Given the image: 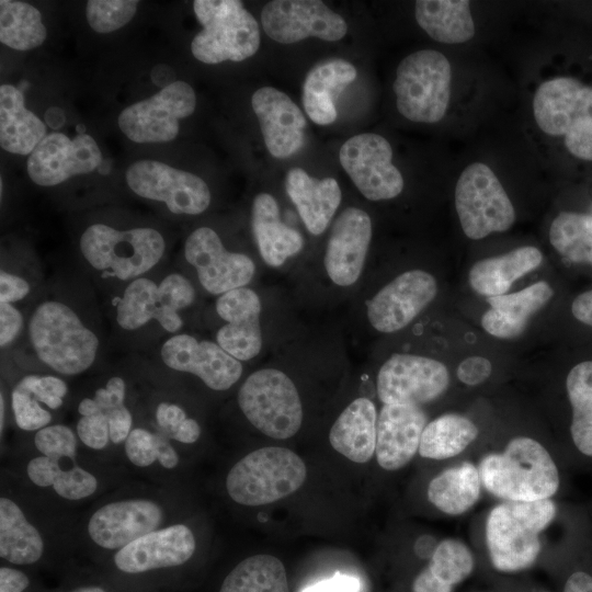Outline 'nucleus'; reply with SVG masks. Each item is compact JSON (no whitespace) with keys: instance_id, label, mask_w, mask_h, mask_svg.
I'll use <instances>...</instances> for the list:
<instances>
[{"instance_id":"15","label":"nucleus","mask_w":592,"mask_h":592,"mask_svg":"<svg viewBox=\"0 0 592 592\" xmlns=\"http://www.w3.org/2000/svg\"><path fill=\"white\" fill-rule=\"evenodd\" d=\"M129 189L140 197L162 202L177 215H198L210 204L203 179L155 160L134 162L126 171Z\"/></svg>"},{"instance_id":"57","label":"nucleus","mask_w":592,"mask_h":592,"mask_svg":"<svg viewBox=\"0 0 592 592\" xmlns=\"http://www.w3.org/2000/svg\"><path fill=\"white\" fill-rule=\"evenodd\" d=\"M55 592H123L106 577L84 579L83 581L69 584Z\"/></svg>"},{"instance_id":"13","label":"nucleus","mask_w":592,"mask_h":592,"mask_svg":"<svg viewBox=\"0 0 592 592\" xmlns=\"http://www.w3.org/2000/svg\"><path fill=\"white\" fill-rule=\"evenodd\" d=\"M168 520L166 505L153 498L117 499L91 513L87 535L93 546L113 555L137 538L170 525Z\"/></svg>"},{"instance_id":"18","label":"nucleus","mask_w":592,"mask_h":592,"mask_svg":"<svg viewBox=\"0 0 592 592\" xmlns=\"http://www.w3.org/2000/svg\"><path fill=\"white\" fill-rule=\"evenodd\" d=\"M184 257L195 270L201 286L212 295L220 296L246 287L255 273L252 259L244 253L228 251L218 234L209 227H200L189 235Z\"/></svg>"},{"instance_id":"26","label":"nucleus","mask_w":592,"mask_h":592,"mask_svg":"<svg viewBox=\"0 0 592 592\" xmlns=\"http://www.w3.org/2000/svg\"><path fill=\"white\" fill-rule=\"evenodd\" d=\"M426 415L419 406L384 405L377 418L376 458L386 470L406 466L419 451Z\"/></svg>"},{"instance_id":"44","label":"nucleus","mask_w":592,"mask_h":592,"mask_svg":"<svg viewBox=\"0 0 592 592\" xmlns=\"http://www.w3.org/2000/svg\"><path fill=\"white\" fill-rule=\"evenodd\" d=\"M426 568L436 579L453 588L471 573L474 557L463 542L448 538L434 548Z\"/></svg>"},{"instance_id":"59","label":"nucleus","mask_w":592,"mask_h":592,"mask_svg":"<svg viewBox=\"0 0 592 592\" xmlns=\"http://www.w3.org/2000/svg\"><path fill=\"white\" fill-rule=\"evenodd\" d=\"M571 312L577 320L592 328V289L574 298Z\"/></svg>"},{"instance_id":"46","label":"nucleus","mask_w":592,"mask_h":592,"mask_svg":"<svg viewBox=\"0 0 592 592\" xmlns=\"http://www.w3.org/2000/svg\"><path fill=\"white\" fill-rule=\"evenodd\" d=\"M10 402L14 422L20 430L36 432L52 424L50 410L19 382L11 390Z\"/></svg>"},{"instance_id":"51","label":"nucleus","mask_w":592,"mask_h":592,"mask_svg":"<svg viewBox=\"0 0 592 592\" xmlns=\"http://www.w3.org/2000/svg\"><path fill=\"white\" fill-rule=\"evenodd\" d=\"M76 434L84 446L93 451H103L111 444L110 422L101 412L79 415Z\"/></svg>"},{"instance_id":"27","label":"nucleus","mask_w":592,"mask_h":592,"mask_svg":"<svg viewBox=\"0 0 592 592\" xmlns=\"http://www.w3.org/2000/svg\"><path fill=\"white\" fill-rule=\"evenodd\" d=\"M286 193L296 206L307 230L322 234L341 203V189L333 178L316 179L300 168L288 171Z\"/></svg>"},{"instance_id":"6","label":"nucleus","mask_w":592,"mask_h":592,"mask_svg":"<svg viewBox=\"0 0 592 592\" xmlns=\"http://www.w3.org/2000/svg\"><path fill=\"white\" fill-rule=\"evenodd\" d=\"M533 114L540 130L562 136L572 156L592 161V86L572 77L546 80L534 94Z\"/></svg>"},{"instance_id":"60","label":"nucleus","mask_w":592,"mask_h":592,"mask_svg":"<svg viewBox=\"0 0 592 592\" xmlns=\"http://www.w3.org/2000/svg\"><path fill=\"white\" fill-rule=\"evenodd\" d=\"M563 592H592V574L585 570L571 572L565 582Z\"/></svg>"},{"instance_id":"54","label":"nucleus","mask_w":592,"mask_h":592,"mask_svg":"<svg viewBox=\"0 0 592 592\" xmlns=\"http://www.w3.org/2000/svg\"><path fill=\"white\" fill-rule=\"evenodd\" d=\"M492 366L489 360L482 356H469L457 367V378L468 385L476 386L483 383L491 374Z\"/></svg>"},{"instance_id":"11","label":"nucleus","mask_w":592,"mask_h":592,"mask_svg":"<svg viewBox=\"0 0 592 592\" xmlns=\"http://www.w3.org/2000/svg\"><path fill=\"white\" fill-rule=\"evenodd\" d=\"M238 405L247 420L266 436L289 439L301 426L299 394L280 369L261 368L250 374L239 388Z\"/></svg>"},{"instance_id":"50","label":"nucleus","mask_w":592,"mask_h":592,"mask_svg":"<svg viewBox=\"0 0 592 592\" xmlns=\"http://www.w3.org/2000/svg\"><path fill=\"white\" fill-rule=\"evenodd\" d=\"M189 418L180 403L160 400L152 409V421L148 426L171 442L178 443L179 432Z\"/></svg>"},{"instance_id":"8","label":"nucleus","mask_w":592,"mask_h":592,"mask_svg":"<svg viewBox=\"0 0 592 592\" xmlns=\"http://www.w3.org/2000/svg\"><path fill=\"white\" fill-rule=\"evenodd\" d=\"M193 9L203 30L191 43L193 56L204 64L242 61L260 47V29L239 0H195Z\"/></svg>"},{"instance_id":"43","label":"nucleus","mask_w":592,"mask_h":592,"mask_svg":"<svg viewBox=\"0 0 592 592\" xmlns=\"http://www.w3.org/2000/svg\"><path fill=\"white\" fill-rule=\"evenodd\" d=\"M549 240L567 260L592 265V215L560 213L550 225Z\"/></svg>"},{"instance_id":"47","label":"nucleus","mask_w":592,"mask_h":592,"mask_svg":"<svg viewBox=\"0 0 592 592\" xmlns=\"http://www.w3.org/2000/svg\"><path fill=\"white\" fill-rule=\"evenodd\" d=\"M34 446L41 455L77 456L78 436L66 424H49L34 434Z\"/></svg>"},{"instance_id":"56","label":"nucleus","mask_w":592,"mask_h":592,"mask_svg":"<svg viewBox=\"0 0 592 592\" xmlns=\"http://www.w3.org/2000/svg\"><path fill=\"white\" fill-rule=\"evenodd\" d=\"M360 580L356 577L337 572L333 577L305 588L301 592H358Z\"/></svg>"},{"instance_id":"33","label":"nucleus","mask_w":592,"mask_h":592,"mask_svg":"<svg viewBox=\"0 0 592 592\" xmlns=\"http://www.w3.org/2000/svg\"><path fill=\"white\" fill-rule=\"evenodd\" d=\"M45 555L39 530L27 519L18 502L0 498V557L7 565L29 568L38 565Z\"/></svg>"},{"instance_id":"30","label":"nucleus","mask_w":592,"mask_h":592,"mask_svg":"<svg viewBox=\"0 0 592 592\" xmlns=\"http://www.w3.org/2000/svg\"><path fill=\"white\" fill-rule=\"evenodd\" d=\"M377 418L372 400L356 398L332 424L329 432L331 446L351 462L367 463L376 449Z\"/></svg>"},{"instance_id":"10","label":"nucleus","mask_w":592,"mask_h":592,"mask_svg":"<svg viewBox=\"0 0 592 592\" xmlns=\"http://www.w3.org/2000/svg\"><path fill=\"white\" fill-rule=\"evenodd\" d=\"M452 67L445 55L421 49L403 58L392 89L399 113L417 123H436L448 107Z\"/></svg>"},{"instance_id":"9","label":"nucleus","mask_w":592,"mask_h":592,"mask_svg":"<svg viewBox=\"0 0 592 592\" xmlns=\"http://www.w3.org/2000/svg\"><path fill=\"white\" fill-rule=\"evenodd\" d=\"M193 304L190 285L177 273L159 281L147 275L127 283L114 299L115 321L122 330L133 332L152 321L166 332L180 333L183 318L180 311Z\"/></svg>"},{"instance_id":"64","label":"nucleus","mask_w":592,"mask_h":592,"mask_svg":"<svg viewBox=\"0 0 592 592\" xmlns=\"http://www.w3.org/2000/svg\"><path fill=\"white\" fill-rule=\"evenodd\" d=\"M84 129H86V128H84V125L79 124V125L77 126V132H78V134H84V133H83Z\"/></svg>"},{"instance_id":"37","label":"nucleus","mask_w":592,"mask_h":592,"mask_svg":"<svg viewBox=\"0 0 592 592\" xmlns=\"http://www.w3.org/2000/svg\"><path fill=\"white\" fill-rule=\"evenodd\" d=\"M481 480L478 467L465 462L434 477L428 486V500L441 512L459 515L478 501Z\"/></svg>"},{"instance_id":"41","label":"nucleus","mask_w":592,"mask_h":592,"mask_svg":"<svg viewBox=\"0 0 592 592\" xmlns=\"http://www.w3.org/2000/svg\"><path fill=\"white\" fill-rule=\"evenodd\" d=\"M218 592H289L282 561L254 555L238 562L224 578Z\"/></svg>"},{"instance_id":"36","label":"nucleus","mask_w":592,"mask_h":592,"mask_svg":"<svg viewBox=\"0 0 592 592\" xmlns=\"http://www.w3.org/2000/svg\"><path fill=\"white\" fill-rule=\"evenodd\" d=\"M415 20L434 41L444 44L468 42L475 35V24L467 0H419Z\"/></svg>"},{"instance_id":"5","label":"nucleus","mask_w":592,"mask_h":592,"mask_svg":"<svg viewBox=\"0 0 592 592\" xmlns=\"http://www.w3.org/2000/svg\"><path fill=\"white\" fill-rule=\"evenodd\" d=\"M80 251L101 277L127 284L157 266L164 255L166 242L162 235L150 227L119 230L93 224L80 237Z\"/></svg>"},{"instance_id":"35","label":"nucleus","mask_w":592,"mask_h":592,"mask_svg":"<svg viewBox=\"0 0 592 592\" xmlns=\"http://www.w3.org/2000/svg\"><path fill=\"white\" fill-rule=\"evenodd\" d=\"M46 136L45 124L24 105L23 92L0 87V145L16 155H31Z\"/></svg>"},{"instance_id":"4","label":"nucleus","mask_w":592,"mask_h":592,"mask_svg":"<svg viewBox=\"0 0 592 592\" xmlns=\"http://www.w3.org/2000/svg\"><path fill=\"white\" fill-rule=\"evenodd\" d=\"M556 511L550 499L504 501L496 505L486 522V543L493 567L503 572L531 567L540 553L539 534L554 520Z\"/></svg>"},{"instance_id":"58","label":"nucleus","mask_w":592,"mask_h":592,"mask_svg":"<svg viewBox=\"0 0 592 592\" xmlns=\"http://www.w3.org/2000/svg\"><path fill=\"white\" fill-rule=\"evenodd\" d=\"M452 587L436 579L428 568L421 571L413 581V592H452Z\"/></svg>"},{"instance_id":"14","label":"nucleus","mask_w":592,"mask_h":592,"mask_svg":"<svg viewBox=\"0 0 592 592\" xmlns=\"http://www.w3.org/2000/svg\"><path fill=\"white\" fill-rule=\"evenodd\" d=\"M195 106L193 88L185 81H172L152 96L123 110L117 123L134 143H167L178 136L180 119L190 116Z\"/></svg>"},{"instance_id":"45","label":"nucleus","mask_w":592,"mask_h":592,"mask_svg":"<svg viewBox=\"0 0 592 592\" xmlns=\"http://www.w3.org/2000/svg\"><path fill=\"white\" fill-rule=\"evenodd\" d=\"M138 1L90 0L86 18L90 27L98 33H111L126 25L135 15Z\"/></svg>"},{"instance_id":"1","label":"nucleus","mask_w":592,"mask_h":592,"mask_svg":"<svg viewBox=\"0 0 592 592\" xmlns=\"http://www.w3.org/2000/svg\"><path fill=\"white\" fill-rule=\"evenodd\" d=\"M189 525L173 523L144 535L114 553L106 578L123 592H153L172 587V573L196 551Z\"/></svg>"},{"instance_id":"20","label":"nucleus","mask_w":592,"mask_h":592,"mask_svg":"<svg viewBox=\"0 0 592 592\" xmlns=\"http://www.w3.org/2000/svg\"><path fill=\"white\" fill-rule=\"evenodd\" d=\"M160 358L170 369L198 377L215 391L231 388L241 377L242 363L215 341L200 340L189 333H177L163 341Z\"/></svg>"},{"instance_id":"32","label":"nucleus","mask_w":592,"mask_h":592,"mask_svg":"<svg viewBox=\"0 0 592 592\" xmlns=\"http://www.w3.org/2000/svg\"><path fill=\"white\" fill-rule=\"evenodd\" d=\"M356 77L355 67L342 58L316 65L303 84V105L309 118L318 125L333 123L338 115L334 98Z\"/></svg>"},{"instance_id":"49","label":"nucleus","mask_w":592,"mask_h":592,"mask_svg":"<svg viewBox=\"0 0 592 592\" xmlns=\"http://www.w3.org/2000/svg\"><path fill=\"white\" fill-rule=\"evenodd\" d=\"M123 445L128 462L135 467L145 469L157 463L156 439L147 425L134 424Z\"/></svg>"},{"instance_id":"16","label":"nucleus","mask_w":592,"mask_h":592,"mask_svg":"<svg viewBox=\"0 0 592 592\" xmlns=\"http://www.w3.org/2000/svg\"><path fill=\"white\" fill-rule=\"evenodd\" d=\"M339 159L367 200H390L402 192L403 178L392 163V149L385 137L373 133L355 135L342 145Z\"/></svg>"},{"instance_id":"61","label":"nucleus","mask_w":592,"mask_h":592,"mask_svg":"<svg viewBox=\"0 0 592 592\" xmlns=\"http://www.w3.org/2000/svg\"><path fill=\"white\" fill-rule=\"evenodd\" d=\"M45 121L50 128L55 129L65 124L66 116L61 109L53 106L45 112Z\"/></svg>"},{"instance_id":"2","label":"nucleus","mask_w":592,"mask_h":592,"mask_svg":"<svg viewBox=\"0 0 592 592\" xmlns=\"http://www.w3.org/2000/svg\"><path fill=\"white\" fill-rule=\"evenodd\" d=\"M30 345L47 368L76 376L95 363L100 337L67 301L48 298L38 303L27 320Z\"/></svg>"},{"instance_id":"3","label":"nucleus","mask_w":592,"mask_h":592,"mask_svg":"<svg viewBox=\"0 0 592 592\" xmlns=\"http://www.w3.org/2000/svg\"><path fill=\"white\" fill-rule=\"evenodd\" d=\"M478 470L483 488L504 501L550 499L560 486L554 458L539 442L527 436L514 437L503 452L482 457Z\"/></svg>"},{"instance_id":"29","label":"nucleus","mask_w":592,"mask_h":592,"mask_svg":"<svg viewBox=\"0 0 592 592\" xmlns=\"http://www.w3.org/2000/svg\"><path fill=\"white\" fill-rule=\"evenodd\" d=\"M554 291L545 281L509 294L488 297L490 309L481 318L482 328L491 335L510 339L520 335L528 319L553 297Z\"/></svg>"},{"instance_id":"22","label":"nucleus","mask_w":592,"mask_h":592,"mask_svg":"<svg viewBox=\"0 0 592 592\" xmlns=\"http://www.w3.org/2000/svg\"><path fill=\"white\" fill-rule=\"evenodd\" d=\"M433 275L410 270L398 275L367 301V318L379 332L391 333L407 327L436 296Z\"/></svg>"},{"instance_id":"12","label":"nucleus","mask_w":592,"mask_h":592,"mask_svg":"<svg viewBox=\"0 0 592 592\" xmlns=\"http://www.w3.org/2000/svg\"><path fill=\"white\" fill-rule=\"evenodd\" d=\"M455 207L464 234L474 240L511 228L515 210L501 182L482 162L467 166L455 186Z\"/></svg>"},{"instance_id":"42","label":"nucleus","mask_w":592,"mask_h":592,"mask_svg":"<svg viewBox=\"0 0 592 592\" xmlns=\"http://www.w3.org/2000/svg\"><path fill=\"white\" fill-rule=\"evenodd\" d=\"M47 31L41 12L30 3L0 1V42L16 50H30L44 43Z\"/></svg>"},{"instance_id":"63","label":"nucleus","mask_w":592,"mask_h":592,"mask_svg":"<svg viewBox=\"0 0 592 592\" xmlns=\"http://www.w3.org/2000/svg\"><path fill=\"white\" fill-rule=\"evenodd\" d=\"M27 87H29L27 81H22L18 89L23 92Z\"/></svg>"},{"instance_id":"48","label":"nucleus","mask_w":592,"mask_h":592,"mask_svg":"<svg viewBox=\"0 0 592 592\" xmlns=\"http://www.w3.org/2000/svg\"><path fill=\"white\" fill-rule=\"evenodd\" d=\"M19 383L31 390L49 410H58L68 394L66 382L53 374H27Z\"/></svg>"},{"instance_id":"24","label":"nucleus","mask_w":592,"mask_h":592,"mask_svg":"<svg viewBox=\"0 0 592 592\" xmlns=\"http://www.w3.org/2000/svg\"><path fill=\"white\" fill-rule=\"evenodd\" d=\"M372 239V220L356 207H348L335 219L325 253V269L339 286L354 284L362 271Z\"/></svg>"},{"instance_id":"38","label":"nucleus","mask_w":592,"mask_h":592,"mask_svg":"<svg viewBox=\"0 0 592 592\" xmlns=\"http://www.w3.org/2000/svg\"><path fill=\"white\" fill-rule=\"evenodd\" d=\"M571 407L569 433L577 453L592 462V361L574 365L566 378Z\"/></svg>"},{"instance_id":"25","label":"nucleus","mask_w":592,"mask_h":592,"mask_svg":"<svg viewBox=\"0 0 592 592\" xmlns=\"http://www.w3.org/2000/svg\"><path fill=\"white\" fill-rule=\"evenodd\" d=\"M269 152L278 159L295 155L304 145L306 118L284 92L262 87L251 98Z\"/></svg>"},{"instance_id":"55","label":"nucleus","mask_w":592,"mask_h":592,"mask_svg":"<svg viewBox=\"0 0 592 592\" xmlns=\"http://www.w3.org/2000/svg\"><path fill=\"white\" fill-rule=\"evenodd\" d=\"M0 592H33V578L24 568L1 565Z\"/></svg>"},{"instance_id":"31","label":"nucleus","mask_w":592,"mask_h":592,"mask_svg":"<svg viewBox=\"0 0 592 592\" xmlns=\"http://www.w3.org/2000/svg\"><path fill=\"white\" fill-rule=\"evenodd\" d=\"M76 457L38 454L27 462L26 476L36 487L52 488L65 500L87 499L96 492L99 481L91 471L77 463Z\"/></svg>"},{"instance_id":"62","label":"nucleus","mask_w":592,"mask_h":592,"mask_svg":"<svg viewBox=\"0 0 592 592\" xmlns=\"http://www.w3.org/2000/svg\"><path fill=\"white\" fill-rule=\"evenodd\" d=\"M5 413H7V399L3 390L0 394V433L3 436V430L5 428Z\"/></svg>"},{"instance_id":"53","label":"nucleus","mask_w":592,"mask_h":592,"mask_svg":"<svg viewBox=\"0 0 592 592\" xmlns=\"http://www.w3.org/2000/svg\"><path fill=\"white\" fill-rule=\"evenodd\" d=\"M32 286L24 276L1 267L0 271V303L15 304L27 297Z\"/></svg>"},{"instance_id":"39","label":"nucleus","mask_w":592,"mask_h":592,"mask_svg":"<svg viewBox=\"0 0 592 592\" xmlns=\"http://www.w3.org/2000/svg\"><path fill=\"white\" fill-rule=\"evenodd\" d=\"M127 384L118 375L111 376L92 396L83 397L78 406L79 415L104 413L110 422L112 445H122L134 426V415L126 405Z\"/></svg>"},{"instance_id":"7","label":"nucleus","mask_w":592,"mask_h":592,"mask_svg":"<svg viewBox=\"0 0 592 592\" xmlns=\"http://www.w3.org/2000/svg\"><path fill=\"white\" fill-rule=\"evenodd\" d=\"M306 474L305 463L293 451L267 446L238 460L227 474L225 486L234 502L259 506L294 493L305 482Z\"/></svg>"},{"instance_id":"52","label":"nucleus","mask_w":592,"mask_h":592,"mask_svg":"<svg viewBox=\"0 0 592 592\" xmlns=\"http://www.w3.org/2000/svg\"><path fill=\"white\" fill-rule=\"evenodd\" d=\"M24 317L13 305L0 303V346L8 348L23 330Z\"/></svg>"},{"instance_id":"17","label":"nucleus","mask_w":592,"mask_h":592,"mask_svg":"<svg viewBox=\"0 0 592 592\" xmlns=\"http://www.w3.org/2000/svg\"><path fill=\"white\" fill-rule=\"evenodd\" d=\"M449 384L446 366L430 357L392 354L377 375V395L384 405L421 406L443 395Z\"/></svg>"},{"instance_id":"28","label":"nucleus","mask_w":592,"mask_h":592,"mask_svg":"<svg viewBox=\"0 0 592 592\" xmlns=\"http://www.w3.org/2000/svg\"><path fill=\"white\" fill-rule=\"evenodd\" d=\"M251 227L261 258L272 267L283 265L304 247L300 232L281 220L278 204L271 194L254 197Z\"/></svg>"},{"instance_id":"19","label":"nucleus","mask_w":592,"mask_h":592,"mask_svg":"<svg viewBox=\"0 0 592 592\" xmlns=\"http://www.w3.org/2000/svg\"><path fill=\"white\" fill-rule=\"evenodd\" d=\"M261 23L266 35L281 44L307 37L334 42L348 31L344 19L318 0L270 1L262 9Z\"/></svg>"},{"instance_id":"21","label":"nucleus","mask_w":592,"mask_h":592,"mask_svg":"<svg viewBox=\"0 0 592 592\" xmlns=\"http://www.w3.org/2000/svg\"><path fill=\"white\" fill-rule=\"evenodd\" d=\"M101 163V150L92 136L84 133L71 139L52 133L30 155L27 173L37 185L54 186L71 177L90 173Z\"/></svg>"},{"instance_id":"40","label":"nucleus","mask_w":592,"mask_h":592,"mask_svg":"<svg viewBox=\"0 0 592 592\" xmlns=\"http://www.w3.org/2000/svg\"><path fill=\"white\" fill-rule=\"evenodd\" d=\"M478 436V428L468 418L446 413L426 423L419 454L430 459H446L460 454Z\"/></svg>"},{"instance_id":"34","label":"nucleus","mask_w":592,"mask_h":592,"mask_svg":"<svg viewBox=\"0 0 592 592\" xmlns=\"http://www.w3.org/2000/svg\"><path fill=\"white\" fill-rule=\"evenodd\" d=\"M540 251L531 246L476 262L468 274L471 288L483 296L504 295L511 285L540 265Z\"/></svg>"},{"instance_id":"23","label":"nucleus","mask_w":592,"mask_h":592,"mask_svg":"<svg viewBox=\"0 0 592 592\" xmlns=\"http://www.w3.org/2000/svg\"><path fill=\"white\" fill-rule=\"evenodd\" d=\"M216 312L225 322L216 333V342L240 362L255 357L262 348L259 295L249 287L231 289L217 297Z\"/></svg>"}]
</instances>
